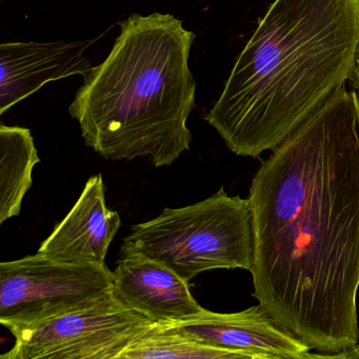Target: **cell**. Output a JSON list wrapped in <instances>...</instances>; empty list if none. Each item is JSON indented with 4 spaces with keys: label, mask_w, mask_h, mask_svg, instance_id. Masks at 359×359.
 Masks as SVG:
<instances>
[{
    "label": "cell",
    "mask_w": 359,
    "mask_h": 359,
    "mask_svg": "<svg viewBox=\"0 0 359 359\" xmlns=\"http://www.w3.org/2000/svg\"><path fill=\"white\" fill-rule=\"evenodd\" d=\"M248 199L260 306L317 358L358 344L356 90L340 87L273 150Z\"/></svg>",
    "instance_id": "cell-1"
},
{
    "label": "cell",
    "mask_w": 359,
    "mask_h": 359,
    "mask_svg": "<svg viewBox=\"0 0 359 359\" xmlns=\"http://www.w3.org/2000/svg\"><path fill=\"white\" fill-rule=\"evenodd\" d=\"M359 0H274L205 119L234 154L274 150L350 81Z\"/></svg>",
    "instance_id": "cell-2"
},
{
    "label": "cell",
    "mask_w": 359,
    "mask_h": 359,
    "mask_svg": "<svg viewBox=\"0 0 359 359\" xmlns=\"http://www.w3.org/2000/svg\"><path fill=\"white\" fill-rule=\"evenodd\" d=\"M109 55L83 77L69 107L83 142L112 161L149 157L171 165L190 150L196 83L189 66L196 35L172 14H132Z\"/></svg>",
    "instance_id": "cell-3"
},
{
    "label": "cell",
    "mask_w": 359,
    "mask_h": 359,
    "mask_svg": "<svg viewBox=\"0 0 359 359\" xmlns=\"http://www.w3.org/2000/svg\"><path fill=\"white\" fill-rule=\"evenodd\" d=\"M123 247L171 269L190 283L216 269L251 270L254 233L249 199L212 196L182 208H165L154 219L132 226Z\"/></svg>",
    "instance_id": "cell-4"
},
{
    "label": "cell",
    "mask_w": 359,
    "mask_h": 359,
    "mask_svg": "<svg viewBox=\"0 0 359 359\" xmlns=\"http://www.w3.org/2000/svg\"><path fill=\"white\" fill-rule=\"evenodd\" d=\"M112 295L106 264H70L39 252L0 264V323L12 334Z\"/></svg>",
    "instance_id": "cell-5"
},
{
    "label": "cell",
    "mask_w": 359,
    "mask_h": 359,
    "mask_svg": "<svg viewBox=\"0 0 359 359\" xmlns=\"http://www.w3.org/2000/svg\"><path fill=\"white\" fill-rule=\"evenodd\" d=\"M159 323L112 295L14 333L15 341L1 359H119Z\"/></svg>",
    "instance_id": "cell-6"
},
{
    "label": "cell",
    "mask_w": 359,
    "mask_h": 359,
    "mask_svg": "<svg viewBox=\"0 0 359 359\" xmlns=\"http://www.w3.org/2000/svg\"><path fill=\"white\" fill-rule=\"evenodd\" d=\"M161 323L168 331L208 346L247 353L253 359L316 358L308 344L278 325L260 304L236 313L205 309L187 320Z\"/></svg>",
    "instance_id": "cell-7"
},
{
    "label": "cell",
    "mask_w": 359,
    "mask_h": 359,
    "mask_svg": "<svg viewBox=\"0 0 359 359\" xmlns=\"http://www.w3.org/2000/svg\"><path fill=\"white\" fill-rule=\"evenodd\" d=\"M112 272L117 298L155 323L187 320L205 311L191 294L190 283L142 252L123 245Z\"/></svg>",
    "instance_id": "cell-8"
},
{
    "label": "cell",
    "mask_w": 359,
    "mask_h": 359,
    "mask_svg": "<svg viewBox=\"0 0 359 359\" xmlns=\"http://www.w3.org/2000/svg\"><path fill=\"white\" fill-rule=\"evenodd\" d=\"M92 41L5 43L0 46V114L46 83L92 70L86 50Z\"/></svg>",
    "instance_id": "cell-9"
},
{
    "label": "cell",
    "mask_w": 359,
    "mask_h": 359,
    "mask_svg": "<svg viewBox=\"0 0 359 359\" xmlns=\"http://www.w3.org/2000/svg\"><path fill=\"white\" fill-rule=\"evenodd\" d=\"M121 226L118 212L107 205L104 178L97 174L37 252L70 264H104Z\"/></svg>",
    "instance_id": "cell-10"
},
{
    "label": "cell",
    "mask_w": 359,
    "mask_h": 359,
    "mask_svg": "<svg viewBox=\"0 0 359 359\" xmlns=\"http://www.w3.org/2000/svg\"><path fill=\"white\" fill-rule=\"evenodd\" d=\"M39 161L30 130L0 125V224L20 215Z\"/></svg>",
    "instance_id": "cell-11"
},
{
    "label": "cell",
    "mask_w": 359,
    "mask_h": 359,
    "mask_svg": "<svg viewBox=\"0 0 359 359\" xmlns=\"http://www.w3.org/2000/svg\"><path fill=\"white\" fill-rule=\"evenodd\" d=\"M253 359L249 354L208 346L168 331L161 323L128 348L119 359Z\"/></svg>",
    "instance_id": "cell-12"
},
{
    "label": "cell",
    "mask_w": 359,
    "mask_h": 359,
    "mask_svg": "<svg viewBox=\"0 0 359 359\" xmlns=\"http://www.w3.org/2000/svg\"><path fill=\"white\" fill-rule=\"evenodd\" d=\"M331 358H359L358 344L351 346V348H346V350L341 351V352L335 353V354L332 355Z\"/></svg>",
    "instance_id": "cell-13"
},
{
    "label": "cell",
    "mask_w": 359,
    "mask_h": 359,
    "mask_svg": "<svg viewBox=\"0 0 359 359\" xmlns=\"http://www.w3.org/2000/svg\"><path fill=\"white\" fill-rule=\"evenodd\" d=\"M350 81L352 83L353 89L356 90L357 93L359 94V48L356 60H355L354 68H353L352 74H351Z\"/></svg>",
    "instance_id": "cell-14"
}]
</instances>
